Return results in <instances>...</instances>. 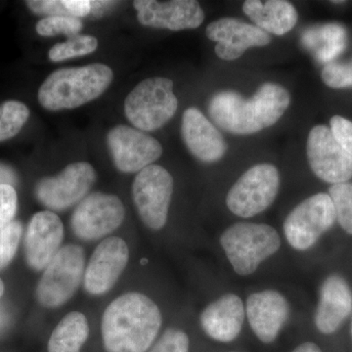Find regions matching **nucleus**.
Returning <instances> with one entry per match:
<instances>
[{
  "mask_svg": "<svg viewBox=\"0 0 352 352\" xmlns=\"http://www.w3.org/2000/svg\"><path fill=\"white\" fill-rule=\"evenodd\" d=\"M163 324L161 310L144 294L126 293L104 311L101 332L107 352H147Z\"/></svg>",
  "mask_w": 352,
  "mask_h": 352,
  "instance_id": "f257e3e1",
  "label": "nucleus"
},
{
  "mask_svg": "<svg viewBox=\"0 0 352 352\" xmlns=\"http://www.w3.org/2000/svg\"><path fill=\"white\" fill-rule=\"evenodd\" d=\"M291 104V95L282 85L265 82L250 98L238 92L220 91L210 99L208 113L229 133L250 135L274 126Z\"/></svg>",
  "mask_w": 352,
  "mask_h": 352,
  "instance_id": "f03ea898",
  "label": "nucleus"
},
{
  "mask_svg": "<svg viewBox=\"0 0 352 352\" xmlns=\"http://www.w3.org/2000/svg\"><path fill=\"white\" fill-rule=\"evenodd\" d=\"M113 78L112 69L104 64L59 69L41 85L38 101L50 111L80 107L103 94Z\"/></svg>",
  "mask_w": 352,
  "mask_h": 352,
  "instance_id": "7ed1b4c3",
  "label": "nucleus"
},
{
  "mask_svg": "<svg viewBox=\"0 0 352 352\" xmlns=\"http://www.w3.org/2000/svg\"><path fill=\"white\" fill-rule=\"evenodd\" d=\"M219 243L234 272L245 277L254 274L263 261L277 254L282 239L276 229L268 224L237 222L227 227Z\"/></svg>",
  "mask_w": 352,
  "mask_h": 352,
  "instance_id": "20e7f679",
  "label": "nucleus"
},
{
  "mask_svg": "<svg viewBox=\"0 0 352 352\" xmlns=\"http://www.w3.org/2000/svg\"><path fill=\"white\" fill-rule=\"evenodd\" d=\"M178 108L170 78L155 76L139 82L124 101L127 120L136 129L154 131L168 124Z\"/></svg>",
  "mask_w": 352,
  "mask_h": 352,
  "instance_id": "39448f33",
  "label": "nucleus"
},
{
  "mask_svg": "<svg viewBox=\"0 0 352 352\" xmlns=\"http://www.w3.org/2000/svg\"><path fill=\"white\" fill-rule=\"evenodd\" d=\"M85 252L75 244L64 245L39 280L36 298L44 307H62L73 298L85 276Z\"/></svg>",
  "mask_w": 352,
  "mask_h": 352,
  "instance_id": "423d86ee",
  "label": "nucleus"
},
{
  "mask_svg": "<svg viewBox=\"0 0 352 352\" xmlns=\"http://www.w3.org/2000/svg\"><path fill=\"white\" fill-rule=\"evenodd\" d=\"M280 189V173L271 164L249 168L234 183L226 196V206L243 219L256 217L274 203Z\"/></svg>",
  "mask_w": 352,
  "mask_h": 352,
  "instance_id": "0eeeda50",
  "label": "nucleus"
},
{
  "mask_svg": "<svg viewBox=\"0 0 352 352\" xmlns=\"http://www.w3.org/2000/svg\"><path fill=\"white\" fill-rule=\"evenodd\" d=\"M336 212L328 193L305 199L288 214L283 224L288 244L298 252L312 249L335 226Z\"/></svg>",
  "mask_w": 352,
  "mask_h": 352,
  "instance_id": "6e6552de",
  "label": "nucleus"
},
{
  "mask_svg": "<svg viewBox=\"0 0 352 352\" xmlns=\"http://www.w3.org/2000/svg\"><path fill=\"white\" fill-rule=\"evenodd\" d=\"M173 194V176L163 166L151 164L139 171L132 184V196L148 228L159 231L166 226Z\"/></svg>",
  "mask_w": 352,
  "mask_h": 352,
  "instance_id": "1a4fd4ad",
  "label": "nucleus"
},
{
  "mask_svg": "<svg viewBox=\"0 0 352 352\" xmlns=\"http://www.w3.org/2000/svg\"><path fill=\"white\" fill-rule=\"evenodd\" d=\"M126 217L119 197L111 194H90L80 201L72 215V230L83 241H95L117 230Z\"/></svg>",
  "mask_w": 352,
  "mask_h": 352,
  "instance_id": "9d476101",
  "label": "nucleus"
},
{
  "mask_svg": "<svg viewBox=\"0 0 352 352\" xmlns=\"http://www.w3.org/2000/svg\"><path fill=\"white\" fill-rule=\"evenodd\" d=\"M95 180L96 173L91 164L73 163L59 175L43 178L36 185V198L44 207L62 212L82 201Z\"/></svg>",
  "mask_w": 352,
  "mask_h": 352,
  "instance_id": "9b49d317",
  "label": "nucleus"
},
{
  "mask_svg": "<svg viewBox=\"0 0 352 352\" xmlns=\"http://www.w3.org/2000/svg\"><path fill=\"white\" fill-rule=\"evenodd\" d=\"M307 155L310 168L324 182L339 184L352 178V159L333 138L329 127L319 124L309 132Z\"/></svg>",
  "mask_w": 352,
  "mask_h": 352,
  "instance_id": "f8f14e48",
  "label": "nucleus"
},
{
  "mask_svg": "<svg viewBox=\"0 0 352 352\" xmlns=\"http://www.w3.org/2000/svg\"><path fill=\"white\" fill-rule=\"evenodd\" d=\"M107 143L113 164L122 173H139L163 154V147L157 139L127 126L113 127L109 132Z\"/></svg>",
  "mask_w": 352,
  "mask_h": 352,
  "instance_id": "ddd939ff",
  "label": "nucleus"
},
{
  "mask_svg": "<svg viewBox=\"0 0 352 352\" xmlns=\"http://www.w3.org/2000/svg\"><path fill=\"white\" fill-rule=\"evenodd\" d=\"M129 259V250L126 241L120 237L102 241L85 268L83 276L85 291L92 296L107 293L126 270Z\"/></svg>",
  "mask_w": 352,
  "mask_h": 352,
  "instance_id": "4468645a",
  "label": "nucleus"
},
{
  "mask_svg": "<svg viewBox=\"0 0 352 352\" xmlns=\"http://www.w3.org/2000/svg\"><path fill=\"white\" fill-rule=\"evenodd\" d=\"M245 318L254 336L263 344L274 342L291 315V305L283 294L267 289L248 296Z\"/></svg>",
  "mask_w": 352,
  "mask_h": 352,
  "instance_id": "2eb2a0df",
  "label": "nucleus"
},
{
  "mask_svg": "<svg viewBox=\"0 0 352 352\" xmlns=\"http://www.w3.org/2000/svg\"><path fill=\"white\" fill-rule=\"evenodd\" d=\"M133 6L139 23L146 27L177 32L197 29L205 20V12L195 0H136Z\"/></svg>",
  "mask_w": 352,
  "mask_h": 352,
  "instance_id": "dca6fc26",
  "label": "nucleus"
},
{
  "mask_svg": "<svg viewBox=\"0 0 352 352\" xmlns=\"http://www.w3.org/2000/svg\"><path fill=\"white\" fill-rule=\"evenodd\" d=\"M206 34L217 43V57L226 61L238 59L249 48L263 47L271 43L270 34L237 18H221L210 23Z\"/></svg>",
  "mask_w": 352,
  "mask_h": 352,
  "instance_id": "f3484780",
  "label": "nucleus"
},
{
  "mask_svg": "<svg viewBox=\"0 0 352 352\" xmlns=\"http://www.w3.org/2000/svg\"><path fill=\"white\" fill-rule=\"evenodd\" d=\"M352 314V289L349 281L332 273L322 282L314 314L315 327L323 335L337 333Z\"/></svg>",
  "mask_w": 352,
  "mask_h": 352,
  "instance_id": "a211bd4d",
  "label": "nucleus"
},
{
  "mask_svg": "<svg viewBox=\"0 0 352 352\" xmlns=\"http://www.w3.org/2000/svg\"><path fill=\"white\" fill-rule=\"evenodd\" d=\"M63 238V223L57 214L50 210L34 214L28 226L24 241L28 264L34 270H45L61 249Z\"/></svg>",
  "mask_w": 352,
  "mask_h": 352,
  "instance_id": "6ab92c4d",
  "label": "nucleus"
},
{
  "mask_svg": "<svg viewBox=\"0 0 352 352\" xmlns=\"http://www.w3.org/2000/svg\"><path fill=\"white\" fill-rule=\"evenodd\" d=\"M245 319V302L236 294L227 293L204 308L201 327L210 339L229 344L239 337Z\"/></svg>",
  "mask_w": 352,
  "mask_h": 352,
  "instance_id": "aec40b11",
  "label": "nucleus"
},
{
  "mask_svg": "<svg viewBox=\"0 0 352 352\" xmlns=\"http://www.w3.org/2000/svg\"><path fill=\"white\" fill-rule=\"evenodd\" d=\"M182 133L189 151L203 163H217L228 148L221 132L197 108L183 113Z\"/></svg>",
  "mask_w": 352,
  "mask_h": 352,
  "instance_id": "412c9836",
  "label": "nucleus"
},
{
  "mask_svg": "<svg viewBox=\"0 0 352 352\" xmlns=\"http://www.w3.org/2000/svg\"><path fill=\"white\" fill-rule=\"evenodd\" d=\"M243 11L259 29L279 36L291 32L298 19L296 7L285 0H247Z\"/></svg>",
  "mask_w": 352,
  "mask_h": 352,
  "instance_id": "4be33fe9",
  "label": "nucleus"
},
{
  "mask_svg": "<svg viewBox=\"0 0 352 352\" xmlns=\"http://www.w3.org/2000/svg\"><path fill=\"white\" fill-rule=\"evenodd\" d=\"M89 336V325L82 312L72 311L58 323L48 342L50 352H80Z\"/></svg>",
  "mask_w": 352,
  "mask_h": 352,
  "instance_id": "5701e85b",
  "label": "nucleus"
},
{
  "mask_svg": "<svg viewBox=\"0 0 352 352\" xmlns=\"http://www.w3.org/2000/svg\"><path fill=\"white\" fill-rule=\"evenodd\" d=\"M30 118V110L22 102L9 100L0 106V141L19 133Z\"/></svg>",
  "mask_w": 352,
  "mask_h": 352,
  "instance_id": "b1692460",
  "label": "nucleus"
},
{
  "mask_svg": "<svg viewBox=\"0 0 352 352\" xmlns=\"http://www.w3.org/2000/svg\"><path fill=\"white\" fill-rule=\"evenodd\" d=\"M98 47V41L89 34H78L65 43H57L50 51L52 62H62L72 58L85 56Z\"/></svg>",
  "mask_w": 352,
  "mask_h": 352,
  "instance_id": "393cba45",
  "label": "nucleus"
},
{
  "mask_svg": "<svg viewBox=\"0 0 352 352\" xmlns=\"http://www.w3.org/2000/svg\"><path fill=\"white\" fill-rule=\"evenodd\" d=\"M328 195L333 201L336 219L340 228L352 236V182L331 185Z\"/></svg>",
  "mask_w": 352,
  "mask_h": 352,
  "instance_id": "a878e982",
  "label": "nucleus"
},
{
  "mask_svg": "<svg viewBox=\"0 0 352 352\" xmlns=\"http://www.w3.org/2000/svg\"><path fill=\"white\" fill-rule=\"evenodd\" d=\"M83 24L78 18L52 16L45 17L36 24V32L41 36L51 38L58 34H66L69 38L78 36L82 31Z\"/></svg>",
  "mask_w": 352,
  "mask_h": 352,
  "instance_id": "bb28decb",
  "label": "nucleus"
},
{
  "mask_svg": "<svg viewBox=\"0 0 352 352\" xmlns=\"http://www.w3.org/2000/svg\"><path fill=\"white\" fill-rule=\"evenodd\" d=\"M22 233L19 221H12L0 231V270L6 267L15 256Z\"/></svg>",
  "mask_w": 352,
  "mask_h": 352,
  "instance_id": "cd10ccee",
  "label": "nucleus"
},
{
  "mask_svg": "<svg viewBox=\"0 0 352 352\" xmlns=\"http://www.w3.org/2000/svg\"><path fill=\"white\" fill-rule=\"evenodd\" d=\"M188 335L179 329L170 328L151 346L148 352H189Z\"/></svg>",
  "mask_w": 352,
  "mask_h": 352,
  "instance_id": "c85d7f7f",
  "label": "nucleus"
},
{
  "mask_svg": "<svg viewBox=\"0 0 352 352\" xmlns=\"http://www.w3.org/2000/svg\"><path fill=\"white\" fill-rule=\"evenodd\" d=\"M321 78L327 87L335 89L352 87V61L328 64L322 69Z\"/></svg>",
  "mask_w": 352,
  "mask_h": 352,
  "instance_id": "c756f323",
  "label": "nucleus"
},
{
  "mask_svg": "<svg viewBox=\"0 0 352 352\" xmlns=\"http://www.w3.org/2000/svg\"><path fill=\"white\" fill-rule=\"evenodd\" d=\"M17 205L15 188L11 185H0V231L13 221Z\"/></svg>",
  "mask_w": 352,
  "mask_h": 352,
  "instance_id": "7c9ffc66",
  "label": "nucleus"
},
{
  "mask_svg": "<svg viewBox=\"0 0 352 352\" xmlns=\"http://www.w3.org/2000/svg\"><path fill=\"white\" fill-rule=\"evenodd\" d=\"M330 126L333 138L352 159V122L340 116H333Z\"/></svg>",
  "mask_w": 352,
  "mask_h": 352,
  "instance_id": "2f4dec72",
  "label": "nucleus"
},
{
  "mask_svg": "<svg viewBox=\"0 0 352 352\" xmlns=\"http://www.w3.org/2000/svg\"><path fill=\"white\" fill-rule=\"evenodd\" d=\"M25 3L32 12L38 15H46L47 17H72L67 6V0H30Z\"/></svg>",
  "mask_w": 352,
  "mask_h": 352,
  "instance_id": "473e14b6",
  "label": "nucleus"
},
{
  "mask_svg": "<svg viewBox=\"0 0 352 352\" xmlns=\"http://www.w3.org/2000/svg\"><path fill=\"white\" fill-rule=\"evenodd\" d=\"M67 6L72 17H85L91 13L92 1L88 0H67Z\"/></svg>",
  "mask_w": 352,
  "mask_h": 352,
  "instance_id": "72a5a7b5",
  "label": "nucleus"
},
{
  "mask_svg": "<svg viewBox=\"0 0 352 352\" xmlns=\"http://www.w3.org/2000/svg\"><path fill=\"white\" fill-rule=\"evenodd\" d=\"M17 182V175L12 168L6 164L0 163V185H11Z\"/></svg>",
  "mask_w": 352,
  "mask_h": 352,
  "instance_id": "f704fd0d",
  "label": "nucleus"
},
{
  "mask_svg": "<svg viewBox=\"0 0 352 352\" xmlns=\"http://www.w3.org/2000/svg\"><path fill=\"white\" fill-rule=\"evenodd\" d=\"M292 352H322V351L315 342H305L296 346Z\"/></svg>",
  "mask_w": 352,
  "mask_h": 352,
  "instance_id": "c9c22d12",
  "label": "nucleus"
},
{
  "mask_svg": "<svg viewBox=\"0 0 352 352\" xmlns=\"http://www.w3.org/2000/svg\"><path fill=\"white\" fill-rule=\"evenodd\" d=\"M4 293V284L3 282H2V280L0 279V298H1L2 295H3Z\"/></svg>",
  "mask_w": 352,
  "mask_h": 352,
  "instance_id": "e433bc0d",
  "label": "nucleus"
},
{
  "mask_svg": "<svg viewBox=\"0 0 352 352\" xmlns=\"http://www.w3.org/2000/svg\"><path fill=\"white\" fill-rule=\"evenodd\" d=\"M351 336L352 338V318H351Z\"/></svg>",
  "mask_w": 352,
  "mask_h": 352,
  "instance_id": "4c0bfd02",
  "label": "nucleus"
},
{
  "mask_svg": "<svg viewBox=\"0 0 352 352\" xmlns=\"http://www.w3.org/2000/svg\"><path fill=\"white\" fill-rule=\"evenodd\" d=\"M230 352H238V351H230Z\"/></svg>",
  "mask_w": 352,
  "mask_h": 352,
  "instance_id": "58836bf2",
  "label": "nucleus"
}]
</instances>
